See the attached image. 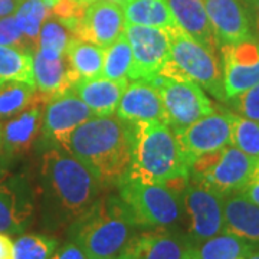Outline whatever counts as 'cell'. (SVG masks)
<instances>
[{
	"mask_svg": "<svg viewBox=\"0 0 259 259\" xmlns=\"http://www.w3.org/2000/svg\"><path fill=\"white\" fill-rule=\"evenodd\" d=\"M125 30V18L120 2L95 0L88 3L83 18L72 36L97 47H110Z\"/></svg>",
	"mask_w": 259,
	"mask_h": 259,
	"instance_id": "obj_13",
	"label": "cell"
},
{
	"mask_svg": "<svg viewBox=\"0 0 259 259\" xmlns=\"http://www.w3.org/2000/svg\"><path fill=\"white\" fill-rule=\"evenodd\" d=\"M125 25H140L173 32L180 26L166 0H121Z\"/></svg>",
	"mask_w": 259,
	"mask_h": 259,
	"instance_id": "obj_25",
	"label": "cell"
},
{
	"mask_svg": "<svg viewBox=\"0 0 259 259\" xmlns=\"http://www.w3.org/2000/svg\"><path fill=\"white\" fill-rule=\"evenodd\" d=\"M139 228L120 196L107 194L71 223L69 238L88 259H124Z\"/></svg>",
	"mask_w": 259,
	"mask_h": 259,
	"instance_id": "obj_3",
	"label": "cell"
},
{
	"mask_svg": "<svg viewBox=\"0 0 259 259\" xmlns=\"http://www.w3.org/2000/svg\"><path fill=\"white\" fill-rule=\"evenodd\" d=\"M40 182L45 218L52 228L76 221L95 203L102 187L90 167L58 147L42 156Z\"/></svg>",
	"mask_w": 259,
	"mask_h": 259,
	"instance_id": "obj_1",
	"label": "cell"
},
{
	"mask_svg": "<svg viewBox=\"0 0 259 259\" xmlns=\"http://www.w3.org/2000/svg\"><path fill=\"white\" fill-rule=\"evenodd\" d=\"M183 210L189 218L190 245L223 232V196L199 183H187L183 190Z\"/></svg>",
	"mask_w": 259,
	"mask_h": 259,
	"instance_id": "obj_10",
	"label": "cell"
},
{
	"mask_svg": "<svg viewBox=\"0 0 259 259\" xmlns=\"http://www.w3.org/2000/svg\"><path fill=\"white\" fill-rule=\"evenodd\" d=\"M72 37L74 36L71 30L62 22L49 15L39 32L37 49L55 55H64L66 52V47Z\"/></svg>",
	"mask_w": 259,
	"mask_h": 259,
	"instance_id": "obj_33",
	"label": "cell"
},
{
	"mask_svg": "<svg viewBox=\"0 0 259 259\" xmlns=\"http://www.w3.org/2000/svg\"><path fill=\"white\" fill-rule=\"evenodd\" d=\"M189 167L196 158L231 144L229 112H212L176 134Z\"/></svg>",
	"mask_w": 259,
	"mask_h": 259,
	"instance_id": "obj_12",
	"label": "cell"
},
{
	"mask_svg": "<svg viewBox=\"0 0 259 259\" xmlns=\"http://www.w3.org/2000/svg\"><path fill=\"white\" fill-rule=\"evenodd\" d=\"M115 2H120V3H121V0H115Z\"/></svg>",
	"mask_w": 259,
	"mask_h": 259,
	"instance_id": "obj_46",
	"label": "cell"
},
{
	"mask_svg": "<svg viewBox=\"0 0 259 259\" xmlns=\"http://www.w3.org/2000/svg\"><path fill=\"white\" fill-rule=\"evenodd\" d=\"M33 52L0 45V83L18 81L36 87L33 74Z\"/></svg>",
	"mask_w": 259,
	"mask_h": 259,
	"instance_id": "obj_26",
	"label": "cell"
},
{
	"mask_svg": "<svg viewBox=\"0 0 259 259\" xmlns=\"http://www.w3.org/2000/svg\"><path fill=\"white\" fill-rule=\"evenodd\" d=\"M170 58L160 71L167 78L192 79L218 100L226 101L222 65L218 55L197 44L182 28L168 32Z\"/></svg>",
	"mask_w": 259,
	"mask_h": 259,
	"instance_id": "obj_5",
	"label": "cell"
},
{
	"mask_svg": "<svg viewBox=\"0 0 259 259\" xmlns=\"http://www.w3.org/2000/svg\"><path fill=\"white\" fill-rule=\"evenodd\" d=\"M66 56L79 78L101 76L104 48L72 37L66 47Z\"/></svg>",
	"mask_w": 259,
	"mask_h": 259,
	"instance_id": "obj_27",
	"label": "cell"
},
{
	"mask_svg": "<svg viewBox=\"0 0 259 259\" xmlns=\"http://www.w3.org/2000/svg\"><path fill=\"white\" fill-rule=\"evenodd\" d=\"M258 246L236 235L221 232L189 246L185 259H246Z\"/></svg>",
	"mask_w": 259,
	"mask_h": 259,
	"instance_id": "obj_24",
	"label": "cell"
},
{
	"mask_svg": "<svg viewBox=\"0 0 259 259\" xmlns=\"http://www.w3.org/2000/svg\"><path fill=\"white\" fill-rule=\"evenodd\" d=\"M33 74L36 91L48 100L71 90L79 79L66 52L64 55H55L37 49L33 55Z\"/></svg>",
	"mask_w": 259,
	"mask_h": 259,
	"instance_id": "obj_19",
	"label": "cell"
},
{
	"mask_svg": "<svg viewBox=\"0 0 259 259\" xmlns=\"http://www.w3.org/2000/svg\"><path fill=\"white\" fill-rule=\"evenodd\" d=\"M36 100V87L9 81L0 83V121L9 120Z\"/></svg>",
	"mask_w": 259,
	"mask_h": 259,
	"instance_id": "obj_29",
	"label": "cell"
},
{
	"mask_svg": "<svg viewBox=\"0 0 259 259\" xmlns=\"http://www.w3.org/2000/svg\"><path fill=\"white\" fill-rule=\"evenodd\" d=\"M49 101L36 91V100L26 110L5 122L2 128V146L8 156L19 157L26 154L39 137L44 125V111Z\"/></svg>",
	"mask_w": 259,
	"mask_h": 259,
	"instance_id": "obj_16",
	"label": "cell"
},
{
	"mask_svg": "<svg viewBox=\"0 0 259 259\" xmlns=\"http://www.w3.org/2000/svg\"><path fill=\"white\" fill-rule=\"evenodd\" d=\"M95 117L93 110L76 95L75 91H65L52 97L45 105L42 131L59 147L69 134L85 121Z\"/></svg>",
	"mask_w": 259,
	"mask_h": 259,
	"instance_id": "obj_14",
	"label": "cell"
},
{
	"mask_svg": "<svg viewBox=\"0 0 259 259\" xmlns=\"http://www.w3.org/2000/svg\"><path fill=\"white\" fill-rule=\"evenodd\" d=\"M239 193L243 194L252 203L259 206V180H250Z\"/></svg>",
	"mask_w": 259,
	"mask_h": 259,
	"instance_id": "obj_38",
	"label": "cell"
},
{
	"mask_svg": "<svg viewBox=\"0 0 259 259\" xmlns=\"http://www.w3.org/2000/svg\"><path fill=\"white\" fill-rule=\"evenodd\" d=\"M58 249V242L39 233H26L13 242V259H51Z\"/></svg>",
	"mask_w": 259,
	"mask_h": 259,
	"instance_id": "obj_32",
	"label": "cell"
},
{
	"mask_svg": "<svg viewBox=\"0 0 259 259\" xmlns=\"http://www.w3.org/2000/svg\"><path fill=\"white\" fill-rule=\"evenodd\" d=\"M128 79H110L104 76L79 78L74 87L76 95L82 100L95 114V117L112 115L120 102Z\"/></svg>",
	"mask_w": 259,
	"mask_h": 259,
	"instance_id": "obj_21",
	"label": "cell"
},
{
	"mask_svg": "<svg viewBox=\"0 0 259 259\" xmlns=\"http://www.w3.org/2000/svg\"><path fill=\"white\" fill-rule=\"evenodd\" d=\"M20 0H0V18L13 15Z\"/></svg>",
	"mask_w": 259,
	"mask_h": 259,
	"instance_id": "obj_41",
	"label": "cell"
},
{
	"mask_svg": "<svg viewBox=\"0 0 259 259\" xmlns=\"http://www.w3.org/2000/svg\"><path fill=\"white\" fill-rule=\"evenodd\" d=\"M0 259H13V242L5 233H0Z\"/></svg>",
	"mask_w": 259,
	"mask_h": 259,
	"instance_id": "obj_39",
	"label": "cell"
},
{
	"mask_svg": "<svg viewBox=\"0 0 259 259\" xmlns=\"http://www.w3.org/2000/svg\"><path fill=\"white\" fill-rule=\"evenodd\" d=\"M231 144L250 157H259V122L229 112Z\"/></svg>",
	"mask_w": 259,
	"mask_h": 259,
	"instance_id": "obj_31",
	"label": "cell"
},
{
	"mask_svg": "<svg viewBox=\"0 0 259 259\" xmlns=\"http://www.w3.org/2000/svg\"><path fill=\"white\" fill-rule=\"evenodd\" d=\"M81 2H85V3H91V2H95V0H81Z\"/></svg>",
	"mask_w": 259,
	"mask_h": 259,
	"instance_id": "obj_44",
	"label": "cell"
},
{
	"mask_svg": "<svg viewBox=\"0 0 259 259\" xmlns=\"http://www.w3.org/2000/svg\"><path fill=\"white\" fill-rule=\"evenodd\" d=\"M167 115V125L179 134L197 120L214 112L202 87L192 79L166 78L158 87Z\"/></svg>",
	"mask_w": 259,
	"mask_h": 259,
	"instance_id": "obj_8",
	"label": "cell"
},
{
	"mask_svg": "<svg viewBox=\"0 0 259 259\" xmlns=\"http://www.w3.org/2000/svg\"><path fill=\"white\" fill-rule=\"evenodd\" d=\"M120 197L140 228H171L183 214V196L176 189L122 177L117 183Z\"/></svg>",
	"mask_w": 259,
	"mask_h": 259,
	"instance_id": "obj_6",
	"label": "cell"
},
{
	"mask_svg": "<svg viewBox=\"0 0 259 259\" xmlns=\"http://www.w3.org/2000/svg\"><path fill=\"white\" fill-rule=\"evenodd\" d=\"M256 158L235 146H226L196 158L190 166L194 183L206 186L221 196L241 192L252 180Z\"/></svg>",
	"mask_w": 259,
	"mask_h": 259,
	"instance_id": "obj_7",
	"label": "cell"
},
{
	"mask_svg": "<svg viewBox=\"0 0 259 259\" xmlns=\"http://www.w3.org/2000/svg\"><path fill=\"white\" fill-rule=\"evenodd\" d=\"M252 180H259V157L256 158V164H255L253 173H252Z\"/></svg>",
	"mask_w": 259,
	"mask_h": 259,
	"instance_id": "obj_42",
	"label": "cell"
},
{
	"mask_svg": "<svg viewBox=\"0 0 259 259\" xmlns=\"http://www.w3.org/2000/svg\"><path fill=\"white\" fill-rule=\"evenodd\" d=\"M0 45L19 48V49L33 52V49L29 45L28 39L25 37L23 32L19 28L15 15L0 18Z\"/></svg>",
	"mask_w": 259,
	"mask_h": 259,
	"instance_id": "obj_35",
	"label": "cell"
},
{
	"mask_svg": "<svg viewBox=\"0 0 259 259\" xmlns=\"http://www.w3.org/2000/svg\"><path fill=\"white\" fill-rule=\"evenodd\" d=\"M51 259H88V256L79 245H76L74 241H69L64 246L58 248Z\"/></svg>",
	"mask_w": 259,
	"mask_h": 259,
	"instance_id": "obj_37",
	"label": "cell"
},
{
	"mask_svg": "<svg viewBox=\"0 0 259 259\" xmlns=\"http://www.w3.org/2000/svg\"><path fill=\"white\" fill-rule=\"evenodd\" d=\"M88 3L81 0H56L51 9V16L62 22L72 33L83 18Z\"/></svg>",
	"mask_w": 259,
	"mask_h": 259,
	"instance_id": "obj_34",
	"label": "cell"
},
{
	"mask_svg": "<svg viewBox=\"0 0 259 259\" xmlns=\"http://www.w3.org/2000/svg\"><path fill=\"white\" fill-rule=\"evenodd\" d=\"M189 246V238L170 228H154L136 236L124 259H185Z\"/></svg>",
	"mask_w": 259,
	"mask_h": 259,
	"instance_id": "obj_20",
	"label": "cell"
},
{
	"mask_svg": "<svg viewBox=\"0 0 259 259\" xmlns=\"http://www.w3.org/2000/svg\"><path fill=\"white\" fill-rule=\"evenodd\" d=\"M131 161L124 177L166 185L190 179V167L176 134L164 122H130Z\"/></svg>",
	"mask_w": 259,
	"mask_h": 259,
	"instance_id": "obj_4",
	"label": "cell"
},
{
	"mask_svg": "<svg viewBox=\"0 0 259 259\" xmlns=\"http://www.w3.org/2000/svg\"><path fill=\"white\" fill-rule=\"evenodd\" d=\"M117 115L127 122H164L167 115L161 95L146 81L128 83L117 105Z\"/></svg>",
	"mask_w": 259,
	"mask_h": 259,
	"instance_id": "obj_17",
	"label": "cell"
},
{
	"mask_svg": "<svg viewBox=\"0 0 259 259\" xmlns=\"http://www.w3.org/2000/svg\"><path fill=\"white\" fill-rule=\"evenodd\" d=\"M33 214V199L22 180L0 183V233L18 235L25 232Z\"/></svg>",
	"mask_w": 259,
	"mask_h": 259,
	"instance_id": "obj_18",
	"label": "cell"
},
{
	"mask_svg": "<svg viewBox=\"0 0 259 259\" xmlns=\"http://www.w3.org/2000/svg\"><path fill=\"white\" fill-rule=\"evenodd\" d=\"M124 33L133 49V66L128 78L134 81L151 79L170 58L168 32L140 25H125Z\"/></svg>",
	"mask_w": 259,
	"mask_h": 259,
	"instance_id": "obj_9",
	"label": "cell"
},
{
	"mask_svg": "<svg viewBox=\"0 0 259 259\" xmlns=\"http://www.w3.org/2000/svg\"><path fill=\"white\" fill-rule=\"evenodd\" d=\"M235 114L259 122V83L231 98Z\"/></svg>",
	"mask_w": 259,
	"mask_h": 259,
	"instance_id": "obj_36",
	"label": "cell"
},
{
	"mask_svg": "<svg viewBox=\"0 0 259 259\" xmlns=\"http://www.w3.org/2000/svg\"><path fill=\"white\" fill-rule=\"evenodd\" d=\"M226 101L259 83V40L248 39L219 48Z\"/></svg>",
	"mask_w": 259,
	"mask_h": 259,
	"instance_id": "obj_11",
	"label": "cell"
},
{
	"mask_svg": "<svg viewBox=\"0 0 259 259\" xmlns=\"http://www.w3.org/2000/svg\"><path fill=\"white\" fill-rule=\"evenodd\" d=\"M133 66V49L125 33L104 49V66L101 76L110 79H128Z\"/></svg>",
	"mask_w": 259,
	"mask_h": 259,
	"instance_id": "obj_30",
	"label": "cell"
},
{
	"mask_svg": "<svg viewBox=\"0 0 259 259\" xmlns=\"http://www.w3.org/2000/svg\"><path fill=\"white\" fill-rule=\"evenodd\" d=\"M61 148L90 167L102 186L117 185L131 161V125L112 115L94 117L76 127Z\"/></svg>",
	"mask_w": 259,
	"mask_h": 259,
	"instance_id": "obj_2",
	"label": "cell"
},
{
	"mask_svg": "<svg viewBox=\"0 0 259 259\" xmlns=\"http://www.w3.org/2000/svg\"><path fill=\"white\" fill-rule=\"evenodd\" d=\"M177 25L197 44L212 52L219 51V42L213 32L203 0H166Z\"/></svg>",
	"mask_w": 259,
	"mask_h": 259,
	"instance_id": "obj_22",
	"label": "cell"
},
{
	"mask_svg": "<svg viewBox=\"0 0 259 259\" xmlns=\"http://www.w3.org/2000/svg\"><path fill=\"white\" fill-rule=\"evenodd\" d=\"M219 45L256 39L250 12L243 0H203Z\"/></svg>",
	"mask_w": 259,
	"mask_h": 259,
	"instance_id": "obj_15",
	"label": "cell"
},
{
	"mask_svg": "<svg viewBox=\"0 0 259 259\" xmlns=\"http://www.w3.org/2000/svg\"><path fill=\"white\" fill-rule=\"evenodd\" d=\"M13 15L20 30L28 39L30 48L33 49V52H36L40 28L48 16L51 15L49 2L48 0H20Z\"/></svg>",
	"mask_w": 259,
	"mask_h": 259,
	"instance_id": "obj_28",
	"label": "cell"
},
{
	"mask_svg": "<svg viewBox=\"0 0 259 259\" xmlns=\"http://www.w3.org/2000/svg\"><path fill=\"white\" fill-rule=\"evenodd\" d=\"M246 259H259V250H255L253 253H250Z\"/></svg>",
	"mask_w": 259,
	"mask_h": 259,
	"instance_id": "obj_43",
	"label": "cell"
},
{
	"mask_svg": "<svg viewBox=\"0 0 259 259\" xmlns=\"http://www.w3.org/2000/svg\"><path fill=\"white\" fill-rule=\"evenodd\" d=\"M250 12V18L253 22L255 36L259 40V0H243Z\"/></svg>",
	"mask_w": 259,
	"mask_h": 259,
	"instance_id": "obj_40",
	"label": "cell"
},
{
	"mask_svg": "<svg viewBox=\"0 0 259 259\" xmlns=\"http://www.w3.org/2000/svg\"><path fill=\"white\" fill-rule=\"evenodd\" d=\"M0 146H2V128H0Z\"/></svg>",
	"mask_w": 259,
	"mask_h": 259,
	"instance_id": "obj_45",
	"label": "cell"
},
{
	"mask_svg": "<svg viewBox=\"0 0 259 259\" xmlns=\"http://www.w3.org/2000/svg\"><path fill=\"white\" fill-rule=\"evenodd\" d=\"M223 232L259 246V206L239 192L223 197Z\"/></svg>",
	"mask_w": 259,
	"mask_h": 259,
	"instance_id": "obj_23",
	"label": "cell"
}]
</instances>
